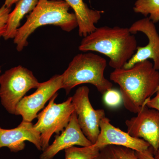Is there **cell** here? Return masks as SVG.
Segmentation results:
<instances>
[{"label":"cell","instance_id":"cell-1","mask_svg":"<svg viewBox=\"0 0 159 159\" xmlns=\"http://www.w3.org/2000/svg\"><path fill=\"white\" fill-rule=\"evenodd\" d=\"M111 81L120 88L124 107L138 114L159 86V72L153 63L146 60L129 69H116L111 73Z\"/></svg>","mask_w":159,"mask_h":159},{"label":"cell","instance_id":"cell-2","mask_svg":"<svg viewBox=\"0 0 159 159\" xmlns=\"http://www.w3.org/2000/svg\"><path fill=\"white\" fill-rule=\"evenodd\" d=\"M136 39L129 28L103 26L84 37L79 46L82 52H96L109 58L114 70L122 68L136 51Z\"/></svg>","mask_w":159,"mask_h":159},{"label":"cell","instance_id":"cell-3","mask_svg":"<svg viewBox=\"0 0 159 159\" xmlns=\"http://www.w3.org/2000/svg\"><path fill=\"white\" fill-rule=\"evenodd\" d=\"M70 8L64 0H39L37 6L30 12L26 22L18 29L13 39L17 51L20 52L28 45L30 35L41 26H57L68 32L78 27L76 15L69 11Z\"/></svg>","mask_w":159,"mask_h":159},{"label":"cell","instance_id":"cell-4","mask_svg":"<svg viewBox=\"0 0 159 159\" xmlns=\"http://www.w3.org/2000/svg\"><path fill=\"white\" fill-rule=\"evenodd\" d=\"M107 65L105 58L93 52L77 54L61 74L62 89L68 95L77 86L90 84L103 95L113 88V84L104 76Z\"/></svg>","mask_w":159,"mask_h":159},{"label":"cell","instance_id":"cell-5","mask_svg":"<svg viewBox=\"0 0 159 159\" xmlns=\"http://www.w3.org/2000/svg\"><path fill=\"white\" fill-rule=\"evenodd\" d=\"M40 83L33 73L22 66L12 68L0 76V98L2 105L11 114L15 115L16 106L31 89Z\"/></svg>","mask_w":159,"mask_h":159},{"label":"cell","instance_id":"cell-6","mask_svg":"<svg viewBox=\"0 0 159 159\" xmlns=\"http://www.w3.org/2000/svg\"><path fill=\"white\" fill-rule=\"evenodd\" d=\"M58 96L57 93L52 97L48 105L38 114V121L34 128L40 134L41 150L48 147L53 134H59L67 126L72 114L75 111L72 97L60 103L54 102Z\"/></svg>","mask_w":159,"mask_h":159},{"label":"cell","instance_id":"cell-7","mask_svg":"<svg viewBox=\"0 0 159 159\" xmlns=\"http://www.w3.org/2000/svg\"><path fill=\"white\" fill-rule=\"evenodd\" d=\"M89 89L86 86L80 87L72 97V102L78 123L84 135L93 145L100 132V121L106 117L102 109H95L89 98Z\"/></svg>","mask_w":159,"mask_h":159},{"label":"cell","instance_id":"cell-8","mask_svg":"<svg viewBox=\"0 0 159 159\" xmlns=\"http://www.w3.org/2000/svg\"><path fill=\"white\" fill-rule=\"evenodd\" d=\"M62 88V75H55L48 81L40 83L34 93L25 96L18 103L15 115L21 116L22 121L32 122L47 102Z\"/></svg>","mask_w":159,"mask_h":159},{"label":"cell","instance_id":"cell-9","mask_svg":"<svg viewBox=\"0 0 159 159\" xmlns=\"http://www.w3.org/2000/svg\"><path fill=\"white\" fill-rule=\"evenodd\" d=\"M137 114L125 121L127 132L148 142L154 154L159 149V111L145 105Z\"/></svg>","mask_w":159,"mask_h":159},{"label":"cell","instance_id":"cell-10","mask_svg":"<svg viewBox=\"0 0 159 159\" xmlns=\"http://www.w3.org/2000/svg\"><path fill=\"white\" fill-rule=\"evenodd\" d=\"M132 34L142 32L147 36L148 44L144 47H138L135 53L123 68L129 69L137 63L149 60L153 61L154 67L159 70V34L154 23L148 17L137 20L129 28Z\"/></svg>","mask_w":159,"mask_h":159},{"label":"cell","instance_id":"cell-11","mask_svg":"<svg viewBox=\"0 0 159 159\" xmlns=\"http://www.w3.org/2000/svg\"><path fill=\"white\" fill-rule=\"evenodd\" d=\"M100 132L94 145L101 148L109 145H118L142 152L148 150L150 145L143 139L131 136L112 125L106 117L100 121Z\"/></svg>","mask_w":159,"mask_h":159},{"label":"cell","instance_id":"cell-12","mask_svg":"<svg viewBox=\"0 0 159 159\" xmlns=\"http://www.w3.org/2000/svg\"><path fill=\"white\" fill-rule=\"evenodd\" d=\"M84 135L78 123L75 111L72 116L67 126L61 134L55 136L54 142L49 145L40 156V159H52L61 151L75 145L87 147L93 145Z\"/></svg>","mask_w":159,"mask_h":159},{"label":"cell","instance_id":"cell-13","mask_svg":"<svg viewBox=\"0 0 159 159\" xmlns=\"http://www.w3.org/2000/svg\"><path fill=\"white\" fill-rule=\"evenodd\" d=\"M26 141L34 144L38 150H41L40 134L32 122L22 121L17 127L12 129L0 127V149L6 147L11 152H18L25 148Z\"/></svg>","mask_w":159,"mask_h":159},{"label":"cell","instance_id":"cell-14","mask_svg":"<svg viewBox=\"0 0 159 159\" xmlns=\"http://www.w3.org/2000/svg\"><path fill=\"white\" fill-rule=\"evenodd\" d=\"M74 10L80 36L85 37L96 29L103 11L90 9L83 0H64Z\"/></svg>","mask_w":159,"mask_h":159},{"label":"cell","instance_id":"cell-15","mask_svg":"<svg viewBox=\"0 0 159 159\" xmlns=\"http://www.w3.org/2000/svg\"><path fill=\"white\" fill-rule=\"evenodd\" d=\"M39 0H19L16 3L15 8L9 15L6 33L3 38L7 40L14 39L20 21L26 14L34 10Z\"/></svg>","mask_w":159,"mask_h":159},{"label":"cell","instance_id":"cell-16","mask_svg":"<svg viewBox=\"0 0 159 159\" xmlns=\"http://www.w3.org/2000/svg\"><path fill=\"white\" fill-rule=\"evenodd\" d=\"M97 159H139L135 151L131 148L109 145L100 148Z\"/></svg>","mask_w":159,"mask_h":159},{"label":"cell","instance_id":"cell-17","mask_svg":"<svg viewBox=\"0 0 159 159\" xmlns=\"http://www.w3.org/2000/svg\"><path fill=\"white\" fill-rule=\"evenodd\" d=\"M133 10L148 17L154 24L159 22V0H136Z\"/></svg>","mask_w":159,"mask_h":159},{"label":"cell","instance_id":"cell-18","mask_svg":"<svg viewBox=\"0 0 159 159\" xmlns=\"http://www.w3.org/2000/svg\"><path fill=\"white\" fill-rule=\"evenodd\" d=\"M100 149L94 145L87 147L73 146L65 150V159H97Z\"/></svg>","mask_w":159,"mask_h":159},{"label":"cell","instance_id":"cell-19","mask_svg":"<svg viewBox=\"0 0 159 159\" xmlns=\"http://www.w3.org/2000/svg\"><path fill=\"white\" fill-rule=\"evenodd\" d=\"M103 100L106 105L111 108L118 107L122 102L121 93L111 89L103 94Z\"/></svg>","mask_w":159,"mask_h":159},{"label":"cell","instance_id":"cell-20","mask_svg":"<svg viewBox=\"0 0 159 159\" xmlns=\"http://www.w3.org/2000/svg\"><path fill=\"white\" fill-rule=\"evenodd\" d=\"M11 8L3 5L0 8V39L6 33L9 15L11 12Z\"/></svg>","mask_w":159,"mask_h":159},{"label":"cell","instance_id":"cell-21","mask_svg":"<svg viewBox=\"0 0 159 159\" xmlns=\"http://www.w3.org/2000/svg\"><path fill=\"white\" fill-rule=\"evenodd\" d=\"M156 95L152 99H149L146 101L145 105L149 108L155 109L159 111V89L156 92Z\"/></svg>","mask_w":159,"mask_h":159},{"label":"cell","instance_id":"cell-22","mask_svg":"<svg viewBox=\"0 0 159 159\" xmlns=\"http://www.w3.org/2000/svg\"><path fill=\"white\" fill-rule=\"evenodd\" d=\"M135 153L139 159H156L154 157L153 151L151 147L148 150L142 152L135 151Z\"/></svg>","mask_w":159,"mask_h":159},{"label":"cell","instance_id":"cell-23","mask_svg":"<svg viewBox=\"0 0 159 159\" xmlns=\"http://www.w3.org/2000/svg\"><path fill=\"white\" fill-rule=\"evenodd\" d=\"M19 0H5V5L6 7L11 8V6L14 4H16Z\"/></svg>","mask_w":159,"mask_h":159},{"label":"cell","instance_id":"cell-24","mask_svg":"<svg viewBox=\"0 0 159 159\" xmlns=\"http://www.w3.org/2000/svg\"><path fill=\"white\" fill-rule=\"evenodd\" d=\"M154 157L156 159H159V149L157 150L156 153L154 154Z\"/></svg>","mask_w":159,"mask_h":159},{"label":"cell","instance_id":"cell-25","mask_svg":"<svg viewBox=\"0 0 159 159\" xmlns=\"http://www.w3.org/2000/svg\"><path fill=\"white\" fill-rule=\"evenodd\" d=\"M1 67H0V74H1ZM0 76H1V75H0Z\"/></svg>","mask_w":159,"mask_h":159}]
</instances>
